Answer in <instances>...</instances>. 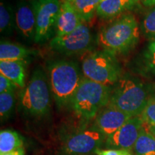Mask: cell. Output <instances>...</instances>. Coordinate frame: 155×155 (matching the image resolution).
<instances>
[{"label":"cell","mask_w":155,"mask_h":155,"mask_svg":"<svg viewBox=\"0 0 155 155\" xmlns=\"http://www.w3.org/2000/svg\"><path fill=\"white\" fill-rule=\"evenodd\" d=\"M131 116L114 106L107 105L98 114L94 127L106 137H109L121 127Z\"/></svg>","instance_id":"8fae6325"},{"label":"cell","mask_w":155,"mask_h":155,"mask_svg":"<svg viewBox=\"0 0 155 155\" xmlns=\"http://www.w3.org/2000/svg\"><path fill=\"white\" fill-rule=\"evenodd\" d=\"M147 126H155V96L151 97L141 115Z\"/></svg>","instance_id":"7402d4cb"},{"label":"cell","mask_w":155,"mask_h":155,"mask_svg":"<svg viewBox=\"0 0 155 155\" xmlns=\"http://www.w3.org/2000/svg\"><path fill=\"white\" fill-rule=\"evenodd\" d=\"M96 155H132L128 150H98L95 153Z\"/></svg>","instance_id":"484cf974"},{"label":"cell","mask_w":155,"mask_h":155,"mask_svg":"<svg viewBox=\"0 0 155 155\" xmlns=\"http://www.w3.org/2000/svg\"><path fill=\"white\" fill-rule=\"evenodd\" d=\"M33 51L24 46L9 41H1L0 44V61H27Z\"/></svg>","instance_id":"2e32d148"},{"label":"cell","mask_w":155,"mask_h":155,"mask_svg":"<svg viewBox=\"0 0 155 155\" xmlns=\"http://www.w3.org/2000/svg\"><path fill=\"white\" fill-rule=\"evenodd\" d=\"M142 30L147 36H155V7L145 16L142 23Z\"/></svg>","instance_id":"603a6c76"},{"label":"cell","mask_w":155,"mask_h":155,"mask_svg":"<svg viewBox=\"0 0 155 155\" xmlns=\"http://www.w3.org/2000/svg\"><path fill=\"white\" fill-rule=\"evenodd\" d=\"M106 137L94 126L73 133L61 147V155H91L104 145Z\"/></svg>","instance_id":"ba28073f"},{"label":"cell","mask_w":155,"mask_h":155,"mask_svg":"<svg viewBox=\"0 0 155 155\" xmlns=\"http://www.w3.org/2000/svg\"><path fill=\"white\" fill-rule=\"evenodd\" d=\"M83 21L71 4L62 1L61 10L55 28V35L61 36L74 31Z\"/></svg>","instance_id":"4fadbf2b"},{"label":"cell","mask_w":155,"mask_h":155,"mask_svg":"<svg viewBox=\"0 0 155 155\" xmlns=\"http://www.w3.org/2000/svg\"><path fill=\"white\" fill-rule=\"evenodd\" d=\"M111 93V87L84 78L74 95L71 105L80 117L85 119L96 118L101 110L108 105Z\"/></svg>","instance_id":"5b68a950"},{"label":"cell","mask_w":155,"mask_h":155,"mask_svg":"<svg viewBox=\"0 0 155 155\" xmlns=\"http://www.w3.org/2000/svg\"><path fill=\"white\" fill-rule=\"evenodd\" d=\"M15 29V11L2 0L0 4V31L4 35H11Z\"/></svg>","instance_id":"d6986e66"},{"label":"cell","mask_w":155,"mask_h":155,"mask_svg":"<svg viewBox=\"0 0 155 155\" xmlns=\"http://www.w3.org/2000/svg\"><path fill=\"white\" fill-rule=\"evenodd\" d=\"M93 45V35L86 22H83L71 33L55 36L50 41L54 51L65 55L81 54L88 51Z\"/></svg>","instance_id":"9c48e42d"},{"label":"cell","mask_w":155,"mask_h":155,"mask_svg":"<svg viewBox=\"0 0 155 155\" xmlns=\"http://www.w3.org/2000/svg\"><path fill=\"white\" fill-rule=\"evenodd\" d=\"M63 1H65V2H68V3H70V4H72L73 2L75 1V0H63Z\"/></svg>","instance_id":"f546056e"},{"label":"cell","mask_w":155,"mask_h":155,"mask_svg":"<svg viewBox=\"0 0 155 155\" xmlns=\"http://www.w3.org/2000/svg\"><path fill=\"white\" fill-rule=\"evenodd\" d=\"M147 129L155 137V126H148Z\"/></svg>","instance_id":"f1b7e54d"},{"label":"cell","mask_w":155,"mask_h":155,"mask_svg":"<svg viewBox=\"0 0 155 155\" xmlns=\"http://www.w3.org/2000/svg\"><path fill=\"white\" fill-rule=\"evenodd\" d=\"M103 0H75L71 4L83 22H88Z\"/></svg>","instance_id":"ffe728a7"},{"label":"cell","mask_w":155,"mask_h":155,"mask_svg":"<svg viewBox=\"0 0 155 155\" xmlns=\"http://www.w3.org/2000/svg\"><path fill=\"white\" fill-rule=\"evenodd\" d=\"M16 104L15 92L0 94V116L2 122L9 119L12 115Z\"/></svg>","instance_id":"44dd1931"},{"label":"cell","mask_w":155,"mask_h":155,"mask_svg":"<svg viewBox=\"0 0 155 155\" xmlns=\"http://www.w3.org/2000/svg\"><path fill=\"white\" fill-rule=\"evenodd\" d=\"M135 0H103L96 10V14L104 19L114 18L124 11L130 9Z\"/></svg>","instance_id":"9a60e30c"},{"label":"cell","mask_w":155,"mask_h":155,"mask_svg":"<svg viewBox=\"0 0 155 155\" xmlns=\"http://www.w3.org/2000/svg\"><path fill=\"white\" fill-rule=\"evenodd\" d=\"M133 150L136 155H155V137L144 126Z\"/></svg>","instance_id":"ac0fdd59"},{"label":"cell","mask_w":155,"mask_h":155,"mask_svg":"<svg viewBox=\"0 0 155 155\" xmlns=\"http://www.w3.org/2000/svg\"><path fill=\"white\" fill-rule=\"evenodd\" d=\"M49 80L41 68L32 73L26 86L19 93V105L27 115L42 117L50 112L51 101Z\"/></svg>","instance_id":"277c9868"},{"label":"cell","mask_w":155,"mask_h":155,"mask_svg":"<svg viewBox=\"0 0 155 155\" xmlns=\"http://www.w3.org/2000/svg\"><path fill=\"white\" fill-rule=\"evenodd\" d=\"M17 86L11 80L0 74V94L5 92H15Z\"/></svg>","instance_id":"d4e9b609"},{"label":"cell","mask_w":155,"mask_h":155,"mask_svg":"<svg viewBox=\"0 0 155 155\" xmlns=\"http://www.w3.org/2000/svg\"><path fill=\"white\" fill-rule=\"evenodd\" d=\"M86 78L106 86H114L121 77V69L115 55L106 50L88 54L82 61Z\"/></svg>","instance_id":"8992f818"},{"label":"cell","mask_w":155,"mask_h":155,"mask_svg":"<svg viewBox=\"0 0 155 155\" xmlns=\"http://www.w3.org/2000/svg\"><path fill=\"white\" fill-rule=\"evenodd\" d=\"M24 140L22 136L12 129H4L0 132V154L22 148Z\"/></svg>","instance_id":"e0dca14e"},{"label":"cell","mask_w":155,"mask_h":155,"mask_svg":"<svg viewBox=\"0 0 155 155\" xmlns=\"http://www.w3.org/2000/svg\"></svg>","instance_id":"4dcf8cb0"},{"label":"cell","mask_w":155,"mask_h":155,"mask_svg":"<svg viewBox=\"0 0 155 155\" xmlns=\"http://www.w3.org/2000/svg\"><path fill=\"white\" fill-rule=\"evenodd\" d=\"M27 61H0V72L16 84L17 87H25V66Z\"/></svg>","instance_id":"5bb4252c"},{"label":"cell","mask_w":155,"mask_h":155,"mask_svg":"<svg viewBox=\"0 0 155 155\" xmlns=\"http://www.w3.org/2000/svg\"><path fill=\"white\" fill-rule=\"evenodd\" d=\"M144 57L147 68L155 74V40L149 44Z\"/></svg>","instance_id":"cb8c5ba5"},{"label":"cell","mask_w":155,"mask_h":155,"mask_svg":"<svg viewBox=\"0 0 155 155\" xmlns=\"http://www.w3.org/2000/svg\"><path fill=\"white\" fill-rule=\"evenodd\" d=\"M152 96L140 80L131 76H121L111 88L109 105L131 117L141 116Z\"/></svg>","instance_id":"3957f363"},{"label":"cell","mask_w":155,"mask_h":155,"mask_svg":"<svg viewBox=\"0 0 155 155\" xmlns=\"http://www.w3.org/2000/svg\"><path fill=\"white\" fill-rule=\"evenodd\" d=\"M76 63L69 61L53 62L48 66L51 94L59 108L71 104L84 76Z\"/></svg>","instance_id":"6da1fadb"},{"label":"cell","mask_w":155,"mask_h":155,"mask_svg":"<svg viewBox=\"0 0 155 155\" xmlns=\"http://www.w3.org/2000/svg\"><path fill=\"white\" fill-rule=\"evenodd\" d=\"M15 29L25 40L35 41L36 17L32 2L22 1L15 9Z\"/></svg>","instance_id":"7c38bea8"},{"label":"cell","mask_w":155,"mask_h":155,"mask_svg":"<svg viewBox=\"0 0 155 155\" xmlns=\"http://www.w3.org/2000/svg\"><path fill=\"white\" fill-rule=\"evenodd\" d=\"M36 17L35 42L44 43L55 32L56 24L61 10V0H30Z\"/></svg>","instance_id":"52a82bcc"},{"label":"cell","mask_w":155,"mask_h":155,"mask_svg":"<svg viewBox=\"0 0 155 155\" xmlns=\"http://www.w3.org/2000/svg\"><path fill=\"white\" fill-rule=\"evenodd\" d=\"M139 39V28L132 15H124L116 18L100 31L98 42L104 50L114 55L129 52Z\"/></svg>","instance_id":"7a4b0ae2"},{"label":"cell","mask_w":155,"mask_h":155,"mask_svg":"<svg viewBox=\"0 0 155 155\" xmlns=\"http://www.w3.org/2000/svg\"><path fill=\"white\" fill-rule=\"evenodd\" d=\"M136 2H140L146 7H153L155 5V0H135Z\"/></svg>","instance_id":"83f0119b"},{"label":"cell","mask_w":155,"mask_h":155,"mask_svg":"<svg viewBox=\"0 0 155 155\" xmlns=\"http://www.w3.org/2000/svg\"><path fill=\"white\" fill-rule=\"evenodd\" d=\"M144 123L141 116L129 119L114 134L106 137L104 147L109 150H133Z\"/></svg>","instance_id":"30bf717a"},{"label":"cell","mask_w":155,"mask_h":155,"mask_svg":"<svg viewBox=\"0 0 155 155\" xmlns=\"http://www.w3.org/2000/svg\"><path fill=\"white\" fill-rule=\"evenodd\" d=\"M0 155H25V150L24 147H22V148L13 151V152L5 153V154H2Z\"/></svg>","instance_id":"4316f807"}]
</instances>
